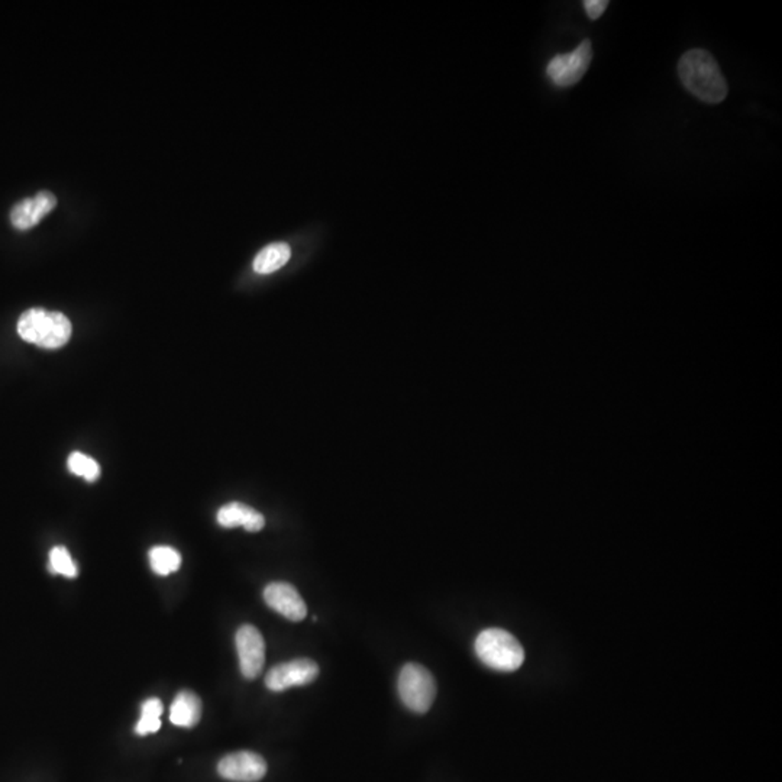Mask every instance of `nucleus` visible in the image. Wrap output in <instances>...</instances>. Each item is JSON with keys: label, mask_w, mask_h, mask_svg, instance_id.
Returning a JSON list of instances; mask_svg holds the SVG:
<instances>
[{"label": "nucleus", "mask_w": 782, "mask_h": 782, "mask_svg": "<svg viewBox=\"0 0 782 782\" xmlns=\"http://www.w3.org/2000/svg\"><path fill=\"white\" fill-rule=\"evenodd\" d=\"M678 76L684 87L703 102L715 105L726 99V78L708 51L690 50L684 54L678 63Z\"/></svg>", "instance_id": "obj_1"}, {"label": "nucleus", "mask_w": 782, "mask_h": 782, "mask_svg": "<svg viewBox=\"0 0 782 782\" xmlns=\"http://www.w3.org/2000/svg\"><path fill=\"white\" fill-rule=\"evenodd\" d=\"M73 326L61 312L34 307L24 312L18 321V334L24 341L39 348L57 349L67 344Z\"/></svg>", "instance_id": "obj_2"}, {"label": "nucleus", "mask_w": 782, "mask_h": 782, "mask_svg": "<svg viewBox=\"0 0 782 782\" xmlns=\"http://www.w3.org/2000/svg\"><path fill=\"white\" fill-rule=\"evenodd\" d=\"M474 648L479 661L499 673H515L525 663V651L520 642L499 627L481 632Z\"/></svg>", "instance_id": "obj_3"}, {"label": "nucleus", "mask_w": 782, "mask_h": 782, "mask_svg": "<svg viewBox=\"0 0 782 782\" xmlns=\"http://www.w3.org/2000/svg\"><path fill=\"white\" fill-rule=\"evenodd\" d=\"M398 695L410 712L425 715L437 697V683L429 670L419 664L409 663L398 674Z\"/></svg>", "instance_id": "obj_4"}, {"label": "nucleus", "mask_w": 782, "mask_h": 782, "mask_svg": "<svg viewBox=\"0 0 782 782\" xmlns=\"http://www.w3.org/2000/svg\"><path fill=\"white\" fill-rule=\"evenodd\" d=\"M592 60V46L584 39L571 53L553 57L547 67L548 77L558 87H570L581 80Z\"/></svg>", "instance_id": "obj_5"}, {"label": "nucleus", "mask_w": 782, "mask_h": 782, "mask_svg": "<svg viewBox=\"0 0 782 782\" xmlns=\"http://www.w3.org/2000/svg\"><path fill=\"white\" fill-rule=\"evenodd\" d=\"M235 645L241 673L247 680H254L264 668L265 642L262 634L252 624H243L236 632Z\"/></svg>", "instance_id": "obj_6"}, {"label": "nucleus", "mask_w": 782, "mask_h": 782, "mask_svg": "<svg viewBox=\"0 0 782 782\" xmlns=\"http://www.w3.org/2000/svg\"><path fill=\"white\" fill-rule=\"evenodd\" d=\"M319 675V666L309 658L293 659L279 664L268 671L265 685L268 690L280 693L292 687H302L314 683Z\"/></svg>", "instance_id": "obj_7"}, {"label": "nucleus", "mask_w": 782, "mask_h": 782, "mask_svg": "<svg viewBox=\"0 0 782 782\" xmlns=\"http://www.w3.org/2000/svg\"><path fill=\"white\" fill-rule=\"evenodd\" d=\"M218 774L228 781L257 782L267 774V762L255 752H233L219 761Z\"/></svg>", "instance_id": "obj_8"}, {"label": "nucleus", "mask_w": 782, "mask_h": 782, "mask_svg": "<svg viewBox=\"0 0 782 782\" xmlns=\"http://www.w3.org/2000/svg\"><path fill=\"white\" fill-rule=\"evenodd\" d=\"M265 602L274 612L289 619L290 622H302L307 616L304 600L289 582H272L264 589Z\"/></svg>", "instance_id": "obj_9"}, {"label": "nucleus", "mask_w": 782, "mask_h": 782, "mask_svg": "<svg viewBox=\"0 0 782 782\" xmlns=\"http://www.w3.org/2000/svg\"><path fill=\"white\" fill-rule=\"evenodd\" d=\"M57 206V199L50 191H39L34 198L26 199L12 208L11 222L19 231L31 230L38 225Z\"/></svg>", "instance_id": "obj_10"}, {"label": "nucleus", "mask_w": 782, "mask_h": 782, "mask_svg": "<svg viewBox=\"0 0 782 782\" xmlns=\"http://www.w3.org/2000/svg\"><path fill=\"white\" fill-rule=\"evenodd\" d=\"M216 520L223 528H238L242 526L248 532H258L264 528L265 519L260 511L243 503L225 504L219 509Z\"/></svg>", "instance_id": "obj_11"}, {"label": "nucleus", "mask_w": 782, "mask_h": 782, "mask_svg": "<svg viewBox=\"0 0 782 782\" xmlns=\"http://www.w3.org/2000/svg\"><path fill=\"white\" fill-rule=\"evenodd\" d=\"M201 717V702L193 691H181L170 708V720L176 726L194 727Z\"/></svg>", "instance_id": "obj_12"}, {"label": "nucleus", "mask_w": 782, "mask_h": 782, "mask_svg": "<svg viewBox=\"0 0 782 782\" xmlns=\"http://www.w3.org/2000/svg\"><path fill=\"white\" fill-rule=\"evenodd\" d=\"M292 250L286 242H274L262 248L255 257L254 272L258 274H272L289 262Z\"/></svg>", "instance_id": "obj_13"}, {"label": "nucleus", "mask_w": 782, "mask_h": 782, "mask_svg": "<svg viewBox=\"0 0 782 782\" xmlns=\"http://www.w3.org/2000/svg\"><path fill=\"white\" fill-rule=\"evenodd\" d=\"M149 564L156 574L166 575L176 572L181 565L180 553L171 547H156L149 550Z\"/></svg>", "instance_id": "obj_14"}, {"label": "nucleus", "mask_w": 782, "mask_h": 782, "mask_svg": "<svg viewBox=\"0 0 782 782\" xmlns=\"http://www.w3.org/2000/svg\"><path fill=\"white\" fill-rule=\"evenodd\" d=\"M67 467L73 474L83 477V478L87 479L90 483H93V481H96L100 477L99 464L95 459L87 457V455L81 454V452H73L68 457Z\"/></svg>", "instance_id": "obj_15"}, {"label": "nucleus", "mask_w": 782, "mask_h": 782, "mask_svg": "<svg viewBox=\"0 0 782 782\" xmlns=\"http://www.w3.org/2000/svg\"><path fill=\"white\" fill-rule=\"evenodd\" d=\"M50 571L64 577H77V565L71 560L67 548L56 547L50 552Z\"/></svg>", "instance_id": "obj_16"}, {"label": "nucleus", "mask_w": 782, "mask_h": 782, "mask_svg": "<svg viewBox=\"0 0 782 782\" xmlns=\"http://www.w3.org/2000/svg\"><path fill=\"white\" fill-rule=\"evenodd\" d=\"M161 727V720L159 717H149V715H141V719L135 726V733L139 736H147L151 733L159 732Z\"/></svg>", "instance_id": "obj_17"}, {"label": "nucleus", "mask_w": 782, "mask_h": 782, "mask_svg": "<svg viewBox=\"0 0 782 782\" xmlns=\"http://www.w3.org/2000/svg\"><path fill=\"white\" fill-rule=\"evenodd\" d=\"M585 12L589 15V18L592 21H596L604 14L607 6H609V2L607 0H585L584 4Z\"/></svg>", "instance_id": "obj_18"}, {"label": "nucleus", "mask_w": 782, "mask_h": 782, "mask_svg": "<svg viewBox=\"0 0 782 782\" xmlns=\"http://www.w3.org/2000/svg\"><path fill=\"white\" fill-rule=\"evenodd\" d=\"M164 712V705L159 698H149L142 705L141 715H149V717H161Z\"/></svg>", "instance_id": "obj_19"}]
</instances>
